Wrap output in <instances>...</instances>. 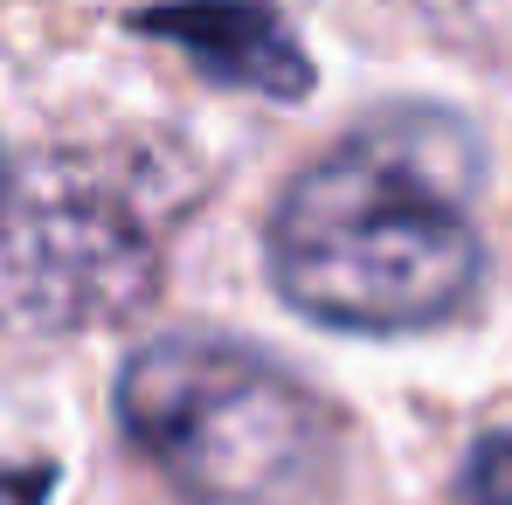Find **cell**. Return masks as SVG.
Here are the masks:
<instances>
[{
  "label": "cell",
  "instance_id": "cell-2",
  "mask_svg": "<svg viewBox=\"0 0 512 505\" xmlns=\"http://www.w3.org/2000/svg\"><path fill=\"white\" fill-rule=\"evenodd\" d=\"M201 180L167 146H49L0 173V326L28 339L132 319Z\"/></svg>",
  "mask_w": 512,
  "mask_h": 505
},
{
  "label": "cell",
  "instance_id": "cell-5",
  "mask_svg": "<svg viewBox=\"0 0 512 505\" xmlns=\"http://www.w3.org/2000/svg\"><path fill=\"white\" fill-rule=\"evenodd\" d=\"M457 505H512V436L506 429L471 443V457L457 471Z\"/></svg>",
  "mask_w": 512,
  "mask_h": 505
},
{
  "label": "cell",
  "instance_id": "cell-1",
  "mask_svg": "<svg viewBox=\"0 0 512 505\" xmlns=\"http://www.w3.org/2000/svg\"><path fill=\"white\" fill-rule=\"evenodd\" d=\"M478 132L450 111L395 104L319 153L270 208L277 291L346 333H423L471 305L485 243L471 229Z\"/></svg>",
  "mask_w": 512,
  "mask_h": 505
},
{
  "label": "cell",
  "instance_id": "cell-3",
  "mask_svg": "<svg viewBox=\"0 0 512 505\" xmlns=\"http://www.w3.org/2000/svg\"><path fill=\"white\" fill-rule=\"evenodd\" d=\"M118 429L187 505H298L333 457L326 402L243 339L167 333L118 374Z\"/></svg>",
  "mask_w": 512,
  "mask_h": 505
},
{
  "label": "cell",
  "instance_id": "cell-4",
  "mask_svg": "<svg viewBox=\"0 0 512 505\" xmlns=\"http://www.w3.org/2000/svg\"><path fill=\"white\" fill-rule=\"evenodd\" d=\"M132 28L194 56L215 84L256 90L270 104H298L312 90V56L298 49L291 21L263 0H173V7L132 14Z\"/></svg>",
  "mask_w": 512,
  "mask_h": 505
},
{
  "label": "cell",
  "instance_id": "cell-6",
  "mask_svg": "<svg viewBox=\"0 0 512 505\" xmlns=\"http://www.w3.org/2000/svg\"><path fill=\"white\" fill-rule=\"evenodd\" d=\"M49 492H56V471H49V464L0 471V505H49Z\"/></svg>",
  "mask_w": 512,
  "mask_h": 505
}]
</instances>
